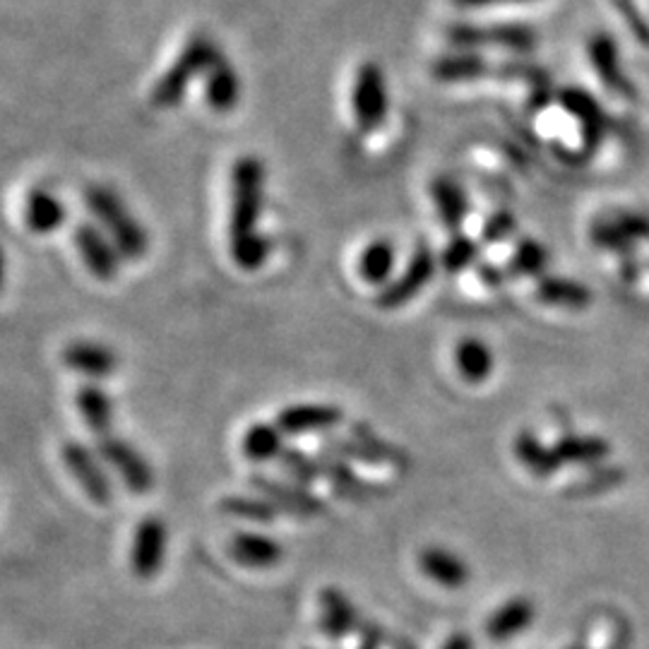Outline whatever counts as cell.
I'll return each mask as SVG.
<instances>
[{"label":"cell","instance_id":"obj_1","mask_svg":"<svg viewBox=\"0 0 649 649\" xmlns=\"http://www.w3.org/2000/svg\"><path fill=\"white\" fill-rule=\"evenodd\" d=\"M265 210V164L253 155L232 167V208H228V243L260 234Z\"/></svg>","mask_w":649,"mask_h":649},{"label":"cell","instance_id":"obj_2","mask_svg":"<svg viewBox=\"0 0 649 649\" xmlns=\"http://www.w3.org/2000/svg\"><path fill=\"white\" fill-rule=\"evenodd\" d=\"M85 200L94 220L106 228V236L114 241L120 258L124 260L145 258L147 251H150V236H147V228L135 220L124 200L102 185L87 188Z\"/></svg>","mask_w":649,"mask_h":649},{"label":"cell","instance_id":"obj_3","mask_svg":"<svg viewBox=\"0 0 649 649\" xmlns=\"http://www.w3.org/2000/svg\"><path fill=\"white\" fill-rule=\"evenodd\" d=\"M222 56L224 53L208 34H193L191 39H188L183 51L179 53V58L169 65V71L161 75L157 79V85L152 87V94H150L152 106L173 108L185 97V92L188 87H191L193 79L198 75L205 77V73Z\"/></svg>","mask_w":649,"mask_h":649},{"label":"cell","instance_id":"obj_4","mask_svg":"<svg viewBox=\"0 0 649 649\" xmlns=\"http://www.w3.org/2000/svg\"><path fill=\"white\" fill-rule=\"evenodd\" d=\"M351 114L361 132H373L387 114V87L381 65L366 61L357 67L351 83Z\"/></svg>","mask_w":649,"mask_h":649},{"label":"cell","instance_id":"obj_5","mask_svg":"<svg viewBox=\"0 0 649 649\" xmlns=\"http://www.w3.org/2000/svg\"><path fill=\"white\" fill-rule=\"evenodd\" d=\"M97 453L104 462L116 471L120 481L126 483V489L130 493L145 496V493L152 491V486H155L152 467L145 459V455L135 448V445H130L128 440L118 438L111 433V436L99 438Z\"/></svg>","mask_w":649,"mask_h":649},{"label":"cell","instance_id":"obj_6","mask_svg":"<svg viewBox=\"0 0 649 649\" xmlns=\"http://www.w3.org/2000/svg\"><path fill=\"white\" fill-rule=\"evenodd\" d=\"M63 462L92 503L97 506L111 503L114 486L102 465L99 453H94L83 443H67L63 445Z\"/></svg>","mask_w":649,"mask_h":649},{"label":"cell","instance_id":"obj_7","mask_svg":"<svg viewBox=\"0 0 649 649\" xmlns=\"http://www.w3.org/2000/svg\"><path fill=\"white\" fill-rule=\"evenodd\" d=\"M169 530L161 518H145L132 534L130 565L138 577H155L167 561Z\"/></svg>","mask_w":649,"mask_h":649},{"label":"cell","instance_id":"obj_8","mask_svg":"<svg viewBox=\"0 0 649 649\" xmlns=\"http://www.w3.org/2000/svg\"><path fill=\"white\" fill-rule=\"evenodd\" d=\"M75 246L94 277L102 281H111L118 275L120 253L99 226L79 224L75 228Z\"/></svg>","mask_w":649,"mask_h":649},{"label":"cell","instance_id":"obj_9","mask_svg":"<svg viewBox=\"0 0 649 649\" xmlns=\"http://www.w3.org/2000/svg\"><path fill=\"white\" fill-rule=\"evenodd\" d=\"M459 49H481V46H506L512 51H526L534 44V34L526 26H457L453 32Z\"/></svg>","mask_w":649,"mask_h":649},{"label":"cell","instance_id":"obj_10","mask_svg":"<svg viewBox=\"0 0 649 649\" xmlns=\"http://www.w3.org/2000/svg\"><path fill=\"white\" fill-rule=\"evenodd\" d=\"M342 422V409L330 404H294L277 414V426L284 436H306L334 428Z\"/></svg>","mask_w":649,"mask_h":649},{"label":"cell","instance_id":"obj_11","mask_svg":"<svg viewBox=\"0 0 649 649\" xmlns=\"http://www.w3.org/2000/svg\"><path fill=\"white\" fill-rule=\"evenodd\" d=\"M433 269H436V258H433L430 251L422 248L412 258V265L400 275V279L387 284V287L381 291L377 304H381L383 308H400L407 301H412V296L422 291L428 284V279L433 277Z\"/></svg>","mask_w":649,"mask_h":649},{"label":"cell","instance_id":"obj_12","mask_svg":"<svg viewBox=\"0 0 649 649\" xmlns=\"http://www.w3.org/2000/svg\"><path fill=\"white\" fill-rule=\"evenodd\" d=\"M228 553L241 565L253 567V571H265L281 561L284 549L277 539L260 532H236L228 539Z\"/></svg>","mask_w":649,"mask_h":649},{"label":"cell","instance_id":"obj_13","mask_svg":"<svg viewBox=\"0 0 649 649\" xmlns=\"http://www.w3.org/2000/svg\"><path fill=\"white\" fill-rule=\"evenodd\" d=\"M63 361L67 369L87 375L92 381H104L118 369L116 351L99 342H73L63 351Z\"/></svg>","mask_w":649,"mask_h":649},{"label":"cell","instance_id":"obj_14","mask_svg":"<svg viewBox=\"0 0 649 649\" xmlns=\"http://www.w3.org/2000/svg\"><path fill=\"white\" fill-rule=\"evenodd\" d=\"M253 489L260 491L263 498H267L277 510L289 512V515H316V512L322 508L320 500L310 496L308 491L299 489V486L279 481L273 477H253L251 479Z\"/></svg>","mask_w":649,"mask_h":649},{"label":"cell","instance_id":"obj_15","mask_svg":"<svg viewBox=\"0 0 649 649\" xmlns=\"http://www.w3.org/2000/svg\"><path fill=\"white\" fill-rule=\"evenodd\" d=\"M205 99L212 111H234L241 99V77L224 56L205 73Z\"/></svg>","mask_w":649,"mask_h":649},{"label":"cell","instance_id":"obj_16","mask_svg":"<svg viewBox=\"0 0 649 649\" xmlns=\"http://www.w3.org/2000/svg\"><path fill=\"white\" fill-rule=\"evenodd\" d=\"M77 412L83 416V422L87 428L94 433L97 438L111 436V426H114V402L108 397V392L97 385L89 383L77 390Z\"/></svg>","mask_w":649,"mask_h":649},{"label":"cell","instance_id":"obj_17","mask_svg":"<svg viewBox=\"0 0 649 649\" xmlns=\"http://www.w3.org/2000/svg\"><path fill=\"white\" fill-rule=\"evenodd\" d=\"M65 205L51 191H46V188H34L26 195L24 220L34 234H53L65 224Z\"/></svg>","mask_w":649,"mask_h":649},{"label":"cell","instance_id":"obj_18","mask_svg":"<svg viewBox=\"0 0 649 649\" xmlns=\"http://www.w3.org/2000/svg\"><path fill=\"white\" fill-rule=\"evenodd\" d=\"M418 565H422L424 575H428L433 583L448 589H459L469 579L467 565L457 556H453L450 551H443L438 546L426 549L422 556H418Z\"/></svg>","mask_w":649,"mask_h":649},{"label":"cell","instance_id":"obj_19","mask_svg":"<svg viewBox=\"0 0 649 649\" xmlns=\"http://www.w3.org/2000/svg\"><path fill=\"white\" fill-rule=\"evenodd\" d=\"M532 620H534V604L530 599H512L506 606L498 608L486 630H489L491 640H508L530 628Z\"/></svg>","mask_w":649,"mask_h":649},{"label":"cell","instance_id":"obj_20","mask_svg":"<svg viewBox=\"0 0 649 649\" xmlns=\"http://www.w3.org/2000/svg\"><path fill=\"white\" fill-rule=\"evenodd\" d=\"M455 361H457L459 375H462L465 381L471 383V385H479L483 381H489V375L493 371L491 349L486 347L483 342H479V340L459 342V347L455 351Z\"/></svg>","mask_w":649,"mask_h":649},{"label":"cell","instance_id":"obj_21","mask_svg":"<svg viewBox=\"0 0 649 649\" xmlns=\"http://www.w3.org/2000/svg\"><path fill=\"white\" fill-rule=\"evenodd\" d=\"M243 455L251 462H269L284 453V433L277 424H253L243 436Z\"/></svg>","mask_w":649,"mask_h":649},{"label":"cell","instance_id":"obj_22","mask_svg":"<svg viewBox=\"0 0 649 649\" xmlns=\"http://www.w3.org/2000/svg\"><path fill=\"white\" fill-rule=\"evenodd\" d=\"M589 61L594 65V71L604 79L608 89H614L618 94H630V85L628 79L624 77V73L618 71V53L616 46L608 42L606 36H594L592 44H589Z\"/></svg>","mask_w":649,"mask_h":649},{"label":"cell","instance_id":"obj_23","mask_svg":"<svg viewBox=\"0 0 649 649\" xmlns=\"http://www.w3.org/2000/svg\"><path fill=\"white\" fill-rule=\"evenodd\" d=\"M392 269H395V248L387 241H373L366 251L361 253L359 273L366 284H375V287H387Z\"/></svg>","mask_w":649,"mask_h":649},{"label":"cell","instance_id":"obj_24","mask_svg":"<svg viewBox=\"0 0 649 649\" xmlns=\"http://www.w3.org/2000/svg\"><path fill=\"white\" fill-rule=\"evenodd\" d=\"M220 508L228 518H238L255 524H269L279 515V510L269 503L267 498H255V496H228L222 500Z\"/></svg>","mask_w":649,"mask_h":649},{"label":"cell","instance_id":"obj_25","mask_svg":"<svg viewBox=\"0 0 649 649\" xmlns=\"http://www.w3.org/2000/svg\"><path fill=\"white\" fill-rule=\"evenodd\" d=\"M539 296L541 301L553 304V306H565V308H585L592 299V294L583 284H575L571 279H558V277H544L539 279Z\"/></svg>","mask_w":649,"mask_h":649},{"label":"cell","instance_id":"obj_26","mask_svg":"<svg viewBox=\"0 0 649 649\" xmlns=\"http://www.w3.org/2000/svg\"><path fill=\"white\" fill-rule=\"evenodd\" d=\"M430 193L443 216V224L450 228H459V224L465 222V214H467V200L462 191H459V185L450 179H438L436 183H433Z\"/></svg>","mask_w":649,"mask_h":649},{"label":"cell","instance_id":"obj_27","mask_svg":"<svg viewBox=\"0 0 649 649\" xmlns=\"http://www.w3.org/2000/svg\"><path fill=\"white\" fill-rule=\"evenodd\" d=\"M354 608L347 602V597L342 592L337 589H324L322 592V626L334 638H340V635L349 632L354 628Z\"/></svg>","mask_w":649,"mask_h":649},{"label":"cell","instance_id":"obj_28","mask_svg":"<svg viewBox=\"0 0 649 649\" xmlns=\"http://www.w3.org/2000/svg\"><path fill=\"white\" fill-rule=\"evenodd\" d=\"M228 251H232L234 265L241 267L243 273H255V269H260L267 263L269 253H273V243H269L265 234H258L236 243H228Z\"/></svg>","mask_w":649,"mask_h":649},{"label":"cell","instance_id":"obj_29","mask_svg":"<svg viewBox=\"0 0 649 649\" xmlns=\"http://www.w3.org/2000/svg\"><path fill=\"white\" fill-rule=\"evenodd\" d=\"M553 453H556L561 462H597V459L606 457L608 445L589 436H567L553 448Z\"/></svg>","mask_w":649,"mask_h":649},{"label":"cell","instance_id":"obj_30","mask_svg":"<svg viewBox=\"0 0 649 649\" xmlns=\"http://www.w3.org/2000/svg\"><path fill=\"white\" fill-rule=\"evenodd\" d=\"M518 457L534 475H551V469L561 462L556 453L541 448L539 440H534L532 436H522L518 440Z\"/></svg>","mask_w":649,"mask_h":649},{"label":"cell","instance_id":"obj_31","mask_svg":"<svg viewBox=\"0 0 649 649\" xmlns=\"http://www.w3.org/2000/svg\"><path fill=\"white\" fill-rule=\"evenodd\" d=\"M279 462H281L284 469H287V475H289V477H294L296 481H301V483L316 481V479L322 475V465L316 462L313 457H308V455L301 453V450H289V448H284V453H281V457H279Z\"/></svg>","mask_w":649,"mask_h":649},{"label":"cell","instance_id":"obj_32","mask_svg":"<svg viewBox=\"0 0 649 649\" xmlns=\"http://www.w3.org/2000/svg\"><path fill=\"white\" fill-rule=\"evenodd\" d=\"M546 267V251L541 243L526 238L512 255V269L518 275H539Z\"/></svg>","mask_w":649,"mask_h":649},{"label":"cell","instance_id":"obj_33","mask_svg":"<svg viewBox=\"0 0 649 649\" xmlns=\"http://www.w3.org/2000/svg\"><path fill=\"white\" fill-rule=\"evenodd\" d=\"M624 642V628L616 618H602L589 628L585 649H620Z\"/></svg>","mask_w":649,"mask_h":649},{"label":"cell","instance_id":"obj_34","mask_svg":"<svg viewBox=\"0 0 649 649\" xmlns=\"http://www.w3.org/2000/svg\"><path fill=\"white\" fill-rule=\"evenodd\" d=\"M477 258V243L471 238L465 236H457L455 241H450V246L443 251V267L450 269V273H459V269H465L467 265H471V260Z\"/></svg>","mask_w":649,"mask_h":649},{"label":"cell","instance_id":"obj_35","mask_svg":"<svg viewBox=\"0 0 649 649\" xmlns=\"http://www.w3.org/2000/svg\"><path fill=\"white\" fill-rule=\"evenodd\" d=\"M512 232H515V220H512L510 214L500 212V214L493 216V220H491L489 224H486L483 236L489 238V241H503V238H508Z\"/></svg>","mask_w":649,"mask_h":649},{"label":"cell","instance_id":"obj_36","mask_svg":"<svg viewBox=\"0 0 649 649\" xmlns=\"http://www.w3.org/2000/svg\"><path fill=\"white\" fill-rule=\"evenodd\" d=\"M459 8H493V6H522V3H534V0H453Z\"/></svg>","mask_w":649,"mask_h":649},{"label":"cell","instance_id":"obj_37","mask_svg":"<svg viewBox=\"0 0 649 649\" xmlns=\"http://www.w3.org/2000/svg\"><path fill=\"white\" fill-rule=\"evenodd\" d=\"M443 649H475V642H471L469 635L457 632L453 638L443 645Z\"/></svg>","mask_w":649,"mask_h":649},{"label":"cell","instance_id":"obj_38","mask_svg":"<svg viewBox=\"0 0 649 649\" xmlns=\"http://www.w3.org/2000/svg\"><path fill=\"white\" fill-rule=\"evenodd\" d=\"M6 281V258H3V251H0V287H3Z\"/></svg>","mask_w":649,"mask_h":649},{"label":"cell","instance_id":"obj_39","mask_svg":"<svg viewBox=\"0 0 649 649\" xmlns=\"http://www.w3.org/2000/svg\"><path fill=\"white\" fill-rule=\"evenodd\" d=\"M577 649H585V647H577Z\"/></svg>","mask_w":649,"mask_h":649}]
</instances>
